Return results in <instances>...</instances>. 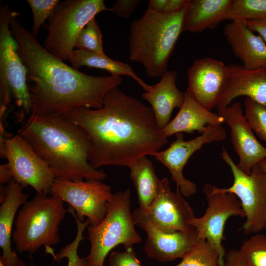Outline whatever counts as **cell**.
I'll return each mask as SVG.
<instances>
[{"label": "cell", "mask_w": 266, "mask_h": 266, "mask_svg": "<svg viewBox=\"0 0 266 266\" xmlns=\"http://www.w3.org/2000/svg\"><path fill=\"white\" fill-rule=\"evenodd\" d=\"M62 116L87 133L89 161L96 169L107 166L129 167L168 142L151 107L118 87L107 93L101 108L80 107Z\"/></svg>", "instance_id": "1"}, {"label": "cell", "mask_w": 266, "mask_h": 266, "mask_svg": "<svg viewBox=\"0 0 266 266\" xmlns=\"http://www.w3.org/2000/svg\"><path fill=\"white\" fill-rule=\"evenodd\" d=\"M16 16L12 11L9 28L26 66L27 80L32 82L30 114L62 116L75 108H101L105 95L119 87L122 77L90 75L68 66L41 45Z\"/></svg>", "instance_id": "2"}, {"label": "cell", "mask_w": 266, "mask_h": 266, "mask_svg": "<svg viewBox=\"0 0 266 266\" xmlns=\"http://www.w3.org/2000/svg\"><path fill=\"white\" fill-rule=\"evenodd\" d=\"M18 132L56 177L100 181L106 178L104 171L89 163L86 132L63 116L30 114Z\"/></svg>", "instance_id": "3"}, {"label": "cell", "mask_w": 266, "mask_h": 266, "mask_svg": "<svg viewBox=\"0 0 266 266\" xmlns=\"http://www.w3.org/2000/svg\"><path fill=\"white\" fill-rule=\"evenodd\" d=\"M188 5L172 13L147 9L131 23L129 59L141 64L149 77L161 78L167 70L169 58L184 31Z\"/></svg>", "instance_id": "4"}, {"label": "cell", "mask_w": 266, "mask_h": 266, "mask_svg": "<svg viewBox=\"0 0 266 266\" xmlns=\"http://www.w3.org/2000/svg\"><path fill=\"white\" fill-rule=\"evenodd\" d=\"M66 210L64 202L51 196L37 195L19 210L15 222L12 240L20 252L35 253L42 246L48 248L58 244L59 226Z\"/></svg>", "instance_id": "5"}, {"label": "cell", "mask_w": 266, "mask_h": 266, "mask_svg": "<svg viewBox=\"0 0 266 266\" xmlns=\"http://www.w3.org/2000/svg\"><path fill=\"white\" fill-rule=\"evenodd\" d=\"M131 212V190L127 188L112 194L104 218L96 226L87 227L90 250L85 258L88 266H104L107 254L118 245L132 247L141 241Z\"/></svg>", "instance_id": "6"}, {"label": "cell", "mask_w": 266, "mask_h": 266, "mask_svg": "<svg viewBox=\"0 0 266 266\" xmlns=\"http://www.w3.org/2000/svg\"><path fill=\"white\" fill-rule=\"evenodd\" d=\"M107 10L103 0L60 1L48 19L43 47L59 60H69L82 30L96 15Z\"/></svg>", "instance_id": "7"}, {"label": "cell", "mask_w": 266, "mask_h": 266, "mask_svg": "<svg viewBox=\"0 0 266 266\" xmlns=\"http://www.w3.org/2000/svg\"><path fill=\"white\" fill-rule=\"evenodd\" d=\"M12 11L7 5L0 6V118L12 97L22 112L31 114V97L27 69L18 52V44L9 28Z\"/></svg>", "instance_id": "8"}, {"label": "cell", "mask_w": 266, "mask_h": 266, "mask_svg": "<svg viewBox=\"0 0 266 266\" xmlns=\"http://www.w3.org/2000/svg\"><path fill=\"white\" fill-rule=\"evenodd\" d=\"M220 155L229 166L233 182L229 188L218 189L233 194L240 200L246 217L241 227L243 233L254 234L266 229V172L258 164L252 168L249 175L244 173L238 168L224 147Z\"/></svg>", "instance_id": "9"}, {"label": "cell", "mask_w": 266, "mask_h": 266, "mask_svg": "<svg viewBox=\"0 0 266 266\" xmlns=\"http://www.w3.org/2000/svg\"><path fill=\"white\" fill-rule=\"evenodd\" d=\"M203 192L205 195L207 207L200 218L191 222L197 232V239L206 240L218 252L220 266H226V253L222 245L225 239V226L232 216L245 217L241 202L233 193L221 192L218 187L205 184Z\"/></svg>", "instance_id": "10"}, {"label": "cell", "mask_w": 266, "mask_h": 266, "mask_svg": "<svg viewBox=\"0 0 266 266\" xmlns=\"http://www.w3.org/2000/svg\"><path fill=\"white\" fill-rule=\"evenodd\" d=\"M50 195L69 205L80 221L87 217L96 226L104 218L108 202L113 193L110 185L100 180H70L56 177Z\"/></svg>", "instance_id": "11"}, {"label": "cell", "mask_w": 266, "mask_h": 266, "mask_svg": "<svg viewBox=\"0 0 266 266\" xmlns=\"http://www.w3.org/2000/svg\"><path fill=\"white\" fill-rule=\"evenodd\" d=\"M175 136V139L168 148L153 153L150 156L167 168L181 195L189 197L196 193L197 187L184 176L185 166L192 155L201 149L204 144L223 141L226 133L221 125H209L200 135L192 139L185 140L183 133H176Z\"/></svg>", "instance_id": "12"}, {"label": "cell", "mask_w": 266, "mask_h": 266, "mask_svg": "<svg viewBox=\"0 0 266 266\" xmlns=\"http://www.w3.org/2000/svg\"><path fill=\"white\" fill-rule=\"evenodd\" d=\"M5 158L15 182L23 187L31 186L38 195L50 193L56 176L18 134L6 138Z\"/></svg>", "instance_id": "13"}, {"label": "cell", "mask_w": 266, "mask_h": 266, "mask_svg": "<svg viewBox=\"0 0 266 266\" xmlns=\"http://www.w3.org/2000/svg\"><path fill=\"white\" fill-rule=\"evenodd\" d=\"M182 196L178 188L175 192L171 190L169 180L165 177L161 180L158 195L146 213L140 212L154 227L163 232L186 230L192 226L190 223L195 216Z\"/></svg>", "instance_id": "14"}, {"label": "cell", "mask_w": 266, "mask_h": 266, "mask_svg": "<svg viewBox=\"0 0 266 266\" xmlns=\"http://www.w3.org/2000/svg\"><path fill=\"white\" fill-rule=\"evenodd\" d=\"M135 226L147 234L144 250L151 258L165 262L182 258L197 240V232L192 226L189 229L173 233H166L154 227L136 208L132 213Z\"/></svg>", "instance_id": "15"}, {"label": "cell", "mask_w": 266, "mask_h": 266, "mask_svg": "<svg viewBox=\"0 0 266 266\" xmlns=\"http://www.w3.org/2000/svg\"><path fill=\"white\" fill-rule=\"evenodd\" d=\"M228 66L212 58L195 60L188 69L187 92L208 110L215 107L225 85Z\"/></svg>", "instance_id": "16"}, {"label": "cell", "mask_w": 266, "mask_h": 266, "mask_svg": "<svg viewBox=\"0 0 266 266\" xmlns=\"http://www.w3.org/2000/svg\"><path fill=\"white\" fill-rule=\"evenodd\" d=\"M222 116L224 122L230 127L231 142L239 158L237 166L249 175L256 165L266 159V148L255 136L243 114L240 102L227 107Z\"/></svg>", "instance_id": "17"}, {"label": "cell", "mask_w": 266, "mask_h": 266, "mask_svg": "<svg viewBox=\"0 0 266 266\" xmlns=\"http://www.w3.org/2000/svg\"><path fill=\"white\" fill-rule=\"evenodd\" d=\"M228 74L224 88L215 107L223 116L232 101L246 96L266 107V67L248 69L242 65H227Z\"/></svg>", "instance_id": "18"}, {"label": "cell", "mask_w": 266, "mask_h": 266, "mask_svg": "<svg viewBox=\"0 0 266 266\" xmlns=\"http://www.w3.org/2000/svg\"><path fill=\"white\" fill-rule=\"evenodd\" d=\"M235 56L248 69L266 67V44L242 21H232L224 32Z\"/></svg>", "instance_id": "19"}, {"label": "cell", "mask_w": 266, "mask_h": 266, "mask_svg": "<svg viewBox=\"0 0 266 266\" xmlns=\"http://www.w3.org/2000/svg\"><path fill=\"white\" fill-rule=\"evenodd\" d=\"M23 187L13 179L2 189L0 195V257L7 266H26L11 247L12 228L18 208L27 201L29 196L23 192Z\"/></svg>", "instance_id": "20"}, {"label": "cell", "mask_w": 266, "mask_h": 266, "mask_svg": "<svg viewBox=\"0 0 266 266\" xmlns=\"http://www.w3.org/2000/svg\"><path fill=\"white\" fill-rule=\"evenodd\" d=\"M177 77L175 70H167L159 82L151 85L148 91L141 95L142 98L150 104L161 130L170 121L173 110L175 108H180L184 100V93L176 85Z\"/></svg>", "instance_id": "21"}, {"label": "cell", "mask_w": 266, "mask_h": 266, "mask_svg": "<svg viewBox=\"0 0 266 266\" xmlns=\"http://www.w3.org/2000/svg\"><path fill=\"white\" fill-rule=\"evenodd\" d=\"M184 100L179 110L168 124L161 130L166 138L178 133H193L198 131L201 134L208 125H221L224 117L206 109L187 91Z\"/></svg>", "instance_id": "22"}, {"label": "cell", "mask_w": 266, "mask_h": 266, "mask_svg": "<svg viewBox=\"0 0 266 266\" xmlns=\"http://www.w3.org/2000/svg\"><path fill=\"white\" fill-rule=\"evenodd\" d=\"M233 0H190L184 19V31L199 33L213 30L229 20Z\"/></svg>", "instance_id": "23"}, {"label": "cell", "mask_w": 266, "mask_h": 266, "mask_svg": "<svg viewBox=\"0 0 266 266\" xmlns=\"http://www.w3.org/2000/svg\"><path fill=\"white\" fill-rule=\"evenodd\" d=\"M129 167L137 193L138 208L145 213L158 195L161 180L155 173L152 163L146 157L135 160Z\"/></svg>", "instance_id": "24"}, {"label": "cell", "mask_w": 266, "mask_h": 266, "mask_svg": "<svg viewBox=\"0 0 266 266\" xmlns=\"http://www.w3.org/2000/svg\"><path fill=\"white\" fill-rule=\"evenodd\" d=\"M72 66L78 69L85 66L105 70L112 76L127 75L134 80L145 91H148L151 85L147 84L127 63L114 60L105 54H101L75 49L72 52L68 60Z\"/></svg>", "instance_id": "25"}, {"label": "cell", "mask_w": 266, "mask_h": 266, "mask_svg": "<svg viewBox=\"0 0 266 266\" xmlns=\"http://www.w3.org/2000/svg\"><path fill=\"white\" fill-rule=\"evenodd\" d=\"M219 255L206 240L197 239L188 252L176 266H220Z\"/></svg>", "instance_id": "26"}, {"label": "cell", "mask_w": 266, "mask_h": 266, "mask_svg": "<svg viewBox=\"0 0 266 266\" xmlns=\"http://www.w3.org/2000/svg\"><path fill=\"white\" fill-rule=\"evenodd\" d=\"M266 18V0H233L229 20L245 22Z\"/></svg>", "instance_id": "27"}, {"label": "cell", "mask_w": 266, "mask_h": 266, "mask_svg": "<svg viewBox=\"0 0 266 266\" xmlns=\"http://www.w3.org/2000/svg\"><path fill=\"white\" fill-rule=\"evenodd\" d=\"M239 251L245 266H266V235L252 236L243 242Z\"/></svg>", "instance_id": "28"}, {"label": "cell", "mask_w": 266, "mask_h": 266, "mask_svg": "<svg viewBox=\"0 0 266 266\" xmlns=\"http://www.w3.org/2000/svg\"><path fill=\"white\" fill-rule=\"evenodd\" d=\"M70 213L76 223L77 233L73 241L62 248L59 253L55 255V259L59 260L66 258L67 266H88L86 258L79 256L78 249L80 242L84 239L83 232L90 225V222L87 219L85 221L79 220L73 211H71Z\"/></svg>", "instance_id": "29"}, {"label": "cell", "mask_w": 266, "mask_h": 266, "mask_svg": "<svg viewBox=\"0 0 266 266\" xmlns=\"http://www.w3.org/2000/svg\"><path fill=\"white\" fill-rule=\"evenodd\" d=\"M102 35L95 18L91 20L79 33L75 47L77 49L105 54L102 46Z\"/></svg>", "instance_id": "30"}, {"label": "cell", "mask_w": 266, "mask_h": 266, "mask_svg": "<svg viewBox=\"0 0 266 266\" xmlns=\"http://www.w3.org/2000/svg\"><path fill=\"white\" fill-rule=\"evenodd\" d=\"M244 104V116L251 129L266 142V107L249 98H246Z\"/></svg>", "instance_id": "31"}, {"label": "cell", "mask_w": 266, "mask_h": 266, "mask_svg": "<svg viewBox=\"0 0 266 266\" xmlns=\"http://www.w3.org/2000/svg\"><path fill=\"white\" fill-rule=\"evenodd\" d=\"M59 0H27L33 16V25L32 34L37 38L39 30L46 20L50 17Z\"/></svg>", "instance_id": "32"}, {"label": "cell", "mask_w": 266, "mask_h": 266, "mask_svg": "<svg viewBox=\"0 0 266 266\" xmlns=\"http://www.w3.org/2000/svg\"><path fill=\"white\" fill-rule=\"evenodd\" d=\"M107 266H142L132 247L123 252L115 251L109 255Z\"/></svg>", "instance_id": "33"}, {"label": "cell", "mask_w": 266, "mask_h": 266, "mask_svg": "<svg viewBox=\"0 0 266 266\" xmlns=\"http://www.w3.org/2000/svg\"><path fill=\"white\" fill-rule=\"evenodd\" d=\"M141 2L140 0H117L109 11L125 19L129 18Z\"/></svg>", "instance_id": "34"}, {"label": "cell", "mask_w": 266, "mask_h": 266, "mask_svg": "<svg viewBox=\"0 0 266 266\" xmlns=\"http://www.w3.org/2000/svg\"><path fill=\"white\" fill-rule=\"evenodd\" d=\"M226 266H245L239 250H231L225 256Z\"/></svg>", "instance_id": "35"}, {"label": "cell", "mask_w": 266, "mask_h": 266, "mask_svg": "<svg viewBox=\"0 0 266 266\" xmlns=\"http://www.w3.org/2000/svg\"><path fill=\"white\" fill-rule=\"evenodd\" d=\"M247 27L257 33L266 44V18L246 22Z\"/></svg>", "instance_id": "36"}, {"label": "cell", "mask_w": 266, "mask_h": 266, "mask_svg": "<svg viewBox=\"0 0 266 266\" xmlns=\"http://www.w3.org/2000/svg\"><path fill=\"white\" fill-rule=\"evenodd\" d=\"M190 0H168L164 12L172 13L180 10L188 5Z\"/></svg>", "instance_id": "37"}, {"label": "cell", "mask_w": 266, "mask_h": 266, "mask_svg": "<svg viewBox=\"0 0 266 266\" xmlns=\"http://www.w3.org/2000/svg\"><path fill=\"white\" fill-rule=\"evenodd\" d=\"M12 180L13 177L7 163L1 165L0 166V184L5 183H8Z\"/></svg>", "instance_id": "38"}, {"label": "cell", "mask_w": 266, "mask_h": 266, "mask_svg": "<svg viewBox=\"0 0 266 266\" xmlns=\"http://www.w3.org/2000/svg\"><path fill=\"white\" fill-rule=\"evenodd\" d=\"M168 0H149L147 9L157 12H164Z\"/></svg>", "instance_id": "39"}, {"label": "cell", "mask_w": 266, "mask_h": 266, "mask_svg": "<svg viewBox=\"0 0 266 266\" xmlns=\"http://www.w3.org/2000/svg\"><path fill=\"white\" fill-rule=\"evenodd\" d=\"M259 165L261 168L266 172V159H264L261 161Z\"/></svg>", "instance_id": "40"}, {"label": "cell", "mask_w": 266, "mask_h": 266, "mask_svg": "<svg viewBox=\"0 0 266 266\" xmlns=\"http://www.w3.org/2000/svg\"><path fill=\"white\" fill-rule=\"evenodd\" d=\"M0 266H7L1 257H0Z\"/></svg>", "instance_id": "41"}]
</instances>
